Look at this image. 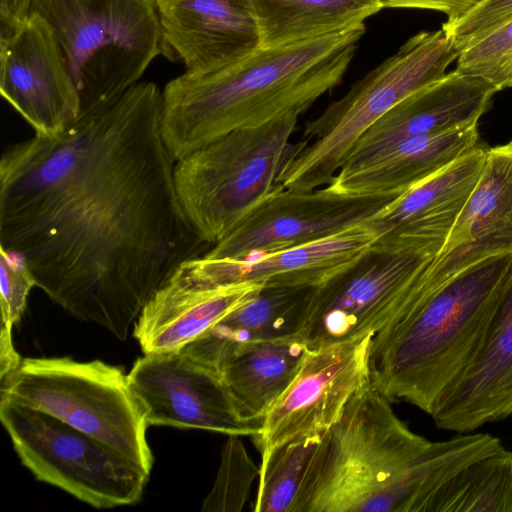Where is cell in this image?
<instances>
[{"instance_id": "cell-4", "label": "cell", "mask_w": 512, "mask_h": 512, "mask_svg": "<svg viewBox=\"0 0 512 512\" xmlns=\"http://www.w3.org/2000/svg\"><path fill=\"white\" fill-rule=\"evenodd\" d=\"M371 383L322 435L292 512H416L430 440L413 432Z\"/></svg>"}, {"instance_id": "cell-18", "label": "cell", "mask_w": 512, "mask_h": 512, "mask_svg": "<svg viewBox=\"0 0 512 512\" xmlns=\"http://www.w3.org/2000/svg\"><path fill=\"white\" fill-rule=\"evenodd\" d=\"M263 287L255 282L210 283L187 261L143 306L133 335L144 354L180 350L252 300Z\"/></svg>"}, {"instance_id": "cell-33", "label": "cell", "mask_w": 512, "mask_h": 512, "mask_svg": "<svg viewBox=\"0 0 512 512\" xmlns=\"http://www.w3.org/2000/svg\"><path fill=\"white\" fill-rule=\"evenodd\" d=\"M14 0H0V26L15 20L13 15Z\"/></svg>"}, {"instance_id": "cell-16", "label": "cell", "mask_w": 512, "mask_h": 512, "mask_svg": "<svg viewBox=\"0 0 512 512\" xmlns=\"http://www.w3.org/2000/svg\"><path fill=\"white\" fill-rule=\"evenodd\" d=\"M502 254H512V140L486 149L474 189L419 281L432 295L462 271Z\"/></svg>"}, {"instance_id": "cell-2", "label": "cell", "mask_w": 512, "mask_h": 512, "mask_svg": "<svg viewBox=\"0 0 512 512\" xmlns=\"http://www.w3.org/2000/svg\"><path fill=\"white\" fill-rule=\"evenodd\" d=\"M365 24L276 48L221 68L184 72L162 90V133L178 160L237 129L307 111L339 85Z\"/></svg>"}, {"instance_id": "cell-29", "label": "cell", "mask_w": 512, "mask_h": 512, "mask_svg": "<svg viewBox=\"0 0 512 512\" xmlns=\"http://www.w3.org/2000/svg\"><path fill=\"white\" fill-rule=\"evenodd\" d=\"M32 271L19 256L0 247V305L2 324L13 327L24 313L31 289Z\"/></svg>"}, {"instance_id": "cell-5", "label": "cell", "mask_w": 512, "mask_h": 512, "mask_svg": "<svg viewBox=\"0 0 512 512\" xmlns=\"http://www.w3.org/2000/svg\"><path fill=\"white\" fill-rule=\"evenodd\" d=\"M29 11L47 20L62 47L79 120L104 113L163 55L157 0H32Z\"/></svg>"}, {"instance_id": "cell-21", "label": "cell", "mask_w": 512, "mask_h": 512, "mask_svg": "<svg viewBox=\"0 0 512 512\" xmlns=\"http://www.w3.org/2000/svg\"><path fill=\"white\" fill-rule=\"evenodd\" d=\"M496 90L453 70L397 103L358 140L344 163L367 159L401 140L478 124Z\"/></svg>"}, {"instance_id": "cell-13", "label": "cell", "mask_w": 512, "mask_h": 512, "mask_svg": "<svg viewBox=\"0 0 512 512\" xmlns=\"http://www.w3.org/2000/svg\"><path fill=\"white\" fill-rule=\"evenodd\" d=\"M393 200L346 195L327 185L310 191L281 185L204 256L243 260L305 245L369 220Z\"/></svg>"}, {"instance_id": "cell-17", "label": "cell", "mask_w": 512, "mask_h": 512, "mask_svg": "<svg viewBox=\"0 0 512 512\" xmlns=\"http://www.w3.org/2000/svg\"><path fill=\"white\" fill-rule=\"evenodd\" d=\"M512 414V272L482 340L430 414L436 427L457 433Z\"/></svg>"}, {"instance_id": "cell-12", "label": "cell", "mask_w": 512, "mask_h": 512, "mask_svg": "<svg viewBox=\"0 0 512 512\" xmlns=\"http://www.w3.org/2000/svg\"><path fill=\"white\" fill-rule=\"evenodd\" d=\"M0 93L41 136H57L80 117V97L51 25L29 11L0 26Z\"/></svg>"}, {"instance_id": "cell-28", "label": "cell", "mask_w": 512, "mask_h": 512, "mask_svg": "<svg viewBox=\"0 0 512 512\" xmlns=\"http://www.w3.org/2000/svg\"><path fill=\"white\" fill-rule=\"evenodd\" d=\"M456 70L483 79L496 92L512 88V19L462 50Z\"/></svg>"}, {"instance_id": "cell-23", "label": "cell", "mask_w": 512, "mask_h": 512, "mask_svg": "<svg viewBox=\"0 0 512 512\" xmlns=\"http://www.w3.org/2000/svg\"><path fill=\"white\" fill-rule=\"evenodd\" d=\"M308 347L299 337L239 346L213 364L239 419L260 426L268 410L296 376Z\"/></svg>"}, {"instance_id": "cell-26", "label": "cell", "mask_w": 512, "mask_h": 512, "mask_svg": "<svg viewBox=\"0 0 512 512\" xmlns=\"http://www.w3.org/2000/svg\"><path fill=\"white\" fill-rule=\"evenodd\" d=\"M321 438L313 435L283 444L259 466L255 512H292L306 469Z\"/></svg>"}, {"instance_id": "cell-31", "label": "cell", "mask_w": 512, "mask_h": 512, "mask_svg": "<svg viewBox=\"0 0 512 512\" xmlns=\"http://www.w3.org/2000/svg\"><path fill=\"white\" fill-rule=\"evenodd\" d=\"M481 0H378L382 8H419L441 11L447 23L462 18Z\"/></svg>"}, {"instance_id": "cell-14", "label": "cell", "mask_w": 512, "mask_h": 512, "mask_svg": "<svg viewBox=\"0 0 512 512\" xmlns=\"http://www.w3.org/2000/svg\"><path fill=\"white\" fill-rule=\"evenodd\" d=\"M127 377L148 426L251 437L259 432L260 426L239 419L219 373L183 348L144 354Z\"/></svg>"}, {"instance_id": "cell-19", "label": "cell", "mask_w": 512, "mask_h": 512, "mask_svg": "<svg viewBox=\"0 0 512 512\" xmlns=\"http://www.w3.org/2000/svg\"><path fill=\"white\" fill-rule=\"evenodd\" d=\"M163 55L186 72L234 63L260 48L248 0H157Z\"/></svg>"}, {"instance_id": "cell-6", "label": "cell", "mask_w": 512, "mask_h": 512, "mask_svg": "<svg viewBox=\"0 0 512 512\" xmlns=\"http://www.w3.org/2000/svg\"><path fill=\"white\" fill-rule=\"evenodd\" d=\"M299 116L237 129L176 160L179 201L196 234L213 246L281 186L284 166L309 143H292Z\"/></svg>"}, {"instance_id": "cell-30", "label": "cell", "mask_w": 512, "mask_h": 512, "mask_svg": "<svg viewBox=\"0 0 512 512\" xmlns=\"http://www.w3.org/2000/svg\"><path fill=\"white\" fill-rule=\"evenodd\" d=\"M512 19V0H481L462 18L443 23L459 53L490 31Z\"/></svg>"}, {"instance_id": "cell-11", "label": "cell", "mask_w": 512, "mask_h": 512, "mask_svg": "<svg viewBox=\"0 0 512 512\" xmlns=\"http://www.w3.org/2000/svg\"><path fill=\"white\" fill-rule=\"evenodd\" d=\"M372 337L366 334L307 350L296 376L252 437L261 454L260 466L281 445L322 436L340 419L349 401L371 383Z\"/></svg>"}, {"instance_id": "cell-10", "label": "cell", "mask_w": 512, "mask_h": 512, "mask_svg": "<svg viewBox=\"0 0 512 512\" xmlns=\"http://www.w3.org/2000/svg\"><path fill=\"white\" fill-rule=\"evenodd\" d=\"M432 256L370 250L306 294L298 337L308 349L372 334L421 303L417 280Z\"/></svg>"}, {"instance_id": "cell-1", "label": "cell", "mask_w": 512, "mask_h": 512, "mask_svg": "<svg viewBox=\"0 0 512 512\" xmlns=\"http://www.w3.org/2000/svg\"><path fill=\"white\" fill-rule=\"evenodd\" d=\"M162 108L158 85L140 81L104 113L0 160V247L52 301L120 340L175 271L211 248L179 201Z\"/></svg>"}, {"instance_id": "cell-22", "label": "cell", "mask_w": 512, "mask_h": 512, "mask_svg": "<svg viewBox=\"0 0 512 512\" xmlns=\"http://www.w3.org/2000/svg\"><path fill=\"white\" fill-rule=\"evenodd\" d=\"M478 146V124L407 138L344 164L327 186L346 195L396 199Z\"/></svg>"}, {"instance_id": "cell-7", "label": "cell", "mask_w": 512, "mask_h": 512, "mask_svg": "<svg viewBox=\"0 0 512 512\" xmlns=\"http://www.w3.org/2000/svg\"><path fill=\"white\" fill-rule=\"evenodd\" d=\"M458 56L442 28L411 37L306 123L302 139L309 143L284 166L279 183L295 191L328 185L361 136L380 117L412 93L443 78Z\"/></svg>"}, {"instance_id": "cell-20", "label": "cell", "mask_w": 512, "mask_h": 512, "mask_svg": "<svg viewBox=\"0 0 512 512\" xmlns=\"http://www.w3.org/2000/svg\"><path fill=\"white\" fill-rule=\"evenodd\" d=\"M377 232L367 221L335 235L285 250L243 260L201 256L190 266L213 284L255 282L264 286L314 288L359 262Z\"/></svg>"}, {"instance_id": "cell-9", "label": "cell", "mask_w": 512, "mask_h": 512, "mask_svg": "<svg viewBox=\"0 0 512 512\" xmlns=\"http://www.w3.org/2000/svg\"><path fill=\"white\" fill-rule=\"evenodd\" d=\"M0 420L21 463L37 480L94 508L141 499L149 476L100 440L3 395Z\"/></svg>"}, {"instance_id": "cell-27", "label": "cell", "mask_w": 512, "mask_h": 512, "mask_svg": "<svg viewBox=\"0 0 512 512\" xmlns=\"http://www.w3.org/2000/svg\"><path fill=\"white\" fill-rule=\"evenodd\" d=\"M259 467L249 456L240 435H228L214 485L203 502V511L239 512L245 506Z\"/></svg>"}, {"instance_id": "cell-25", "label": "cell", "mask_w": 512, "mask_h": 512, "mask_svg": "<svg viewBox=\"0 0 512 512\" xmlns=\"http://www.w3.org/2000/svg\"><path fill=\"white\" fill-rule=\"evenodd\" d=\"M260 48H276L362 25L378 0H248Z\"/></svg>"}, {"instance_id": "cell-32", "label": "cell", "mask_w": 512, "mask_h": 512, "mask_svg": "<svg viewBox=\"0 0 512 512\" xmlns=\"http://www.w3.org/2000/svg\"><path fill=\"white\" fill-rule=\"evenodd\" d=\"M12 327L2 324L0 348V379L1 381L16 370L22 358L16 352L11 335Z\"/></svg>"}, {"instance_id": "cell-8", "label": "cell", "mask_w": 512, "mask_h": 512, "mask_svg": "<svg viewBox=\"0 0 512 512\" xmlns=\"http://www.w3.org/2000/svg\"><path fill=\"white\" fill-rule=\"evenodd\" d=\"M0 392L100 440L150 475L145 412L121 368L100 360L22 358Z\"/></svg>"}, {"instance_id": "cell-24", "label": "cell", "mask_w": 512, "mask_h": 512, "mask_svg": "<svg viewBox=\"0 0 512 512\" xmlns=\"http://www.w3.org/2000/svg\"><path fill=\"white\" fill-rule=\"evenodd\" d=\"M309 289L264 286L252 300L226 315L184 349L211 367L217 359L239 346L298 337Z\"/></svg>"}, {"instance_id": "cell-15", "label": "cell", "mask_w": 512, "mask_h": 512, "mask_svg": "<svg viewBox=\"0 0 512 512\" xmlns=\"http://www.w3.org/2000/svg\"><path fill=\"white\" fill-rule=\"evenodd\" d=\"M486 149L478 146L371 217V250L435 257L482 173Z\"/></svg>"}, {"instance_id": "cell-3", "label": "cell", "mask_w": 512, "mask_h": 512, "mask_svg": "<svg viewBox=\"0 0 512 512\" xmlns=\"http://www.w3.org/2000/svg\"><path fill=\"white\" fill-rule=\"evenodd\" d=\"M511 272L512 254L481 261L375 334L371 384L391 402H406L430 415L476 352Z\"/></svg>"}]
</instances>
